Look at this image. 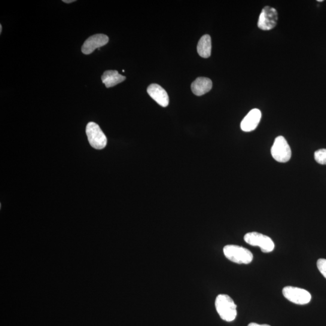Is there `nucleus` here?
Returning a JSON list of instances; mask_svg holds the SVG:
<instances>
[{
    "mask_svg": "<svg viewBox=\"0 0 326 326\" xmlns=\"http://www.w3.org/2000/svg\"><path fill=\"white\" fill-rule=\"evenodd\" d=\"M215 307L221 319L231 322L236 319L237 306L233 300L227 294H219L216 298Z\"/></svg>",
    "mask_w": 326,
    "mask_h": 326,
    "instance_id": "obj_1",
    "label": "nucleus"
},
{
    "mask_svg": "<svg viewBox=\"0 0 326 326\" xmlns=\"http://www.w3.org/2000/svg\"><path fill=\"white\" fill-rule=\"evenodd\" d=\"M223 252L228 260L237 264H249L253 259L252 252L242 246L227 245L224 246Z\"/></svg>",
    "mask_w": 326,
    "mask_h": 326,
    "instance_id": "obj_2",
    "label": "nucleus"
},
{
    "mask_svg": "<svg viewBox=\"0 0 326 326\" xmlns=\"http://www.w3.org/2000/svg\"><path fill=\"white\" fill-rule=\"evenodd\" d=\"M271 152L274 159L279 163H286L291 159V149L284 137H277Z\"/></svg>",
    "mask_w": 326,
    "mask_h": 326,
    "instance_id": "obj_3",
    "label": "nucleus"
},
{
    "mask_svg": "<svg viewBox=\"0 0 326 326\" xmlns=\"http://www.w3.org/2000/svg\"><path fill=\"white\" fill-rule=\"evenodd\" d=\"M88 142L94 149H104L107 144V138L98 125L94 122L88 123L86 127Z\"/></svg>",
    "mask_w": 326,
    "mask_h": 326,
    "instance_id": "obj_4",
    "label": "nucleus"
},
{
    "mask_svg": "<svg viewBox=\"0 0 326 326\" xmlns=\"http://www.w3.org/2000/svg\"><path fill=\"white\" fill-rule=\"evenodd\" d=\"M244 240L248 244L253 246H258L265 253L272 252L275 248L273 240L269 236L257 232L246 233Z\"/></svg>",
    "mask_w": 326,
    "mask_h": 326,
    "instance_id": "obj_5",
    "label": "nucleus"
},
{
    "mask_svg": "<svg viewBox=\"0 0 326 326\" xmlns=\"http://www.w3.org/2000/svg\"><path fill=\"white\" fill-rule=\"evenodd\" d=\"M283 295L291 302L300 304H306L311 300V295L305 289L294 286H286L283 289Z\"/></svg>",
    "mask_w": 326,
    "mask_h": 326,
    "instance_id": "obj_6",
    "label": "nucleus"
},
{
    "mask_svg": "<svg viewBox=\"0 0 326 326\" xmlns=\"http://www.w3.org/2000/svg\"><path fill=\"white\" fill-rule=\"evenodd\" d=\"M278 21V13L275 8L270 6H265L262 9L257 26L262 30H270L275 27Z\"/></svg>",
    "mask_w": 326,
    "mask_h": 326,
    "instance_id": "obj_7",
    "label": "nucleus"
},
{
    "mask_svg": "<svg viewBox=\"0 0 326 326\" xmlns=\"http://www.w3.org/2000/svg\"><path fill=\"white\" fill-rule=\"evenodd\" d=\"M109 38L104 34H96L90 36L85 41L82 47V52L85 54L92 53L96 48L104 46L108 44Z\"/></svg>",
    "mask_w": 326,
    "mask_h": 326,
    "instance_id": "obj_8",
    "label": "nucleus"
},
{
    "mask_svg": "<svg viewBox=\"0 0 326 326\" xmlns=\"http://www.w3.org/2000/svg\"><path fill=\"white\" fill-rule=\"evenodd\" d=\"M261 117L262 113L259 109H252L241 121V129L246 133L255 130L260 123Z\"/></svg>",
    "mask_w": 326,
    "mask_h": 326,
    "instance_id": "obj_9",
    "label": "nucleus"
},
{
    "mask_svg": "<svg viewBox=\"0 0 326 326\" xmlns=\"http://www.w3.org/2000/svg\"><path fill=\"white\" fill-rule=\"evenodd\" d=\"M148 93L154 99L158 104L167 107L169 103V97L166 90L160 85L156 84H152L148 88Z\"/></svg>",
    "mask_w": 326,
    "mask_h": 326,
    "instance_id": "obj_10",
    "label": "nucleus"
},
{
    "mask_svg": "<svg viewBox=\"0 0 326 326\" xmlns=\"http://www.w3.org/2000/svg\"><path fill=\"white\" fill-rule=\"evenodd\" d=\"M212 86V81L209 78L200 77L191 84V89L196 96H201L209 92Z\"/></svg>",
    "mask_w": 326,
    "mask_h": 326,
    "instance_id": "obj_11",
    "label": "nucleus"
},
{
    "mask_svg": "<svg viewBox=\"0 0 326 326\" xmlns=\"http://www.w3.org/2000/svg\"><path fill=\"white\" fill-rule=\"evenodd\" d=\"M125 76L120 75L117 70H108L102 76V82L106 88L114 87L125 81Z\"/></svg>",
    "mask_w": 326,
    "mask_h": 326,
    "instance_id": "obj_12",
    "label": "nucleus"
},
{
    "mask_svg": "<svg viewBox=\"0 0 326 326\" xmlns=\"http://www.w3.org/2000/svg\"><path fill=\"white\" fill-rule=\"evenodd\" d=\"M197 51L199 55L204 58H208L211 55L212 39L210 35H205L201 38L198 42Z\"/></svg>",
    "mask_w": 326,
    "mask_h": 326,
    "instance_id": "obj_13",
    "label": "nucleus"
},
{
    "mask_svg": "<svg viewBox=\"0 0 326 326\" xmlns=\"http://www.w3.org/2000/svg\"><path fill=\"white\" fill-rule=\"evenodd\" d=\"M315 160L319 164L326 165V149H321L314 154Z\"/></svg>",
    "mask_w": 326,
    "mask_h": 326,
    "instance_id": "obj_14",
    "label": "nucleus"
},
{
    "mask_svg": "<svg viewBox=\"0 0 326 326\" xmlns=\"http://www.w3.org/2000/svg\"><path fill=\"white\" fill-rule=\"evenodd\" d=\"M317 268L319 272L326 279V259H324V258H319L317 261Z\"/></svg>",
    "mask_w": 326,
    "mask_h": 326,
    "instance_id": "obj_15",
    "label": "nucleus"
},
{
    "mask_svg": "<svg viewBox=\"0 0 326 326\" xmlns=\"http://www.w3.org/2000/svg\"><path fill=\"white\" fill-rule=\"evenodd\" d=\"M248 326H271L268 324H258L257 323H255V322H251V323H249Z\"/></svg>",
    "mask_w": 326,
    "mask_h": 326,
    "instance_id": "obj_16",
    "label": "nucleus"
},
{
    "mask_svg": "<svg viewBox=\"0 0 326 326\" xmlns=\"http://www.w3.org/2000/svg\"><path fill=\"white\" fill-rule=\"evenodd\" d=\"M62 2H64L66 3H68V4H69V3H73V2H75L76 0H63Z\"/></svg>",
    "mask_w": 326,
    "mask_h": 326,
    "instance_id": "obj_17",
    "label": "nucleus"
},
{
    "mask_svg": "<svg viewBox=\"0 0 326 326\" xmlns=\"http://www.w3.org/2000/svg\"><path fill=\"white\" fill-rule=\"evenodd\" d=\"M2 24L0 25V33H2Z\"/></svg>",
    "mask_w": 326,
    "mask_h": 326,
    "instance_id": "obj_18",
    "label": "nucleus"
},
{
    "mask_svg": "<svg viewBox=\"0 0 326 326\" xmlns=\"http://www.w3.org/2000/svg\"><path fill=\"white\" fill-rule=\"evenodd\" d=\"M318 2H323V0H318Z\"/></svg>",
    "mask_w": 326,
    "mask_h": 326,
    "instance_id": "obj_19",
    "label": "nucleus"
}]
</instances>
